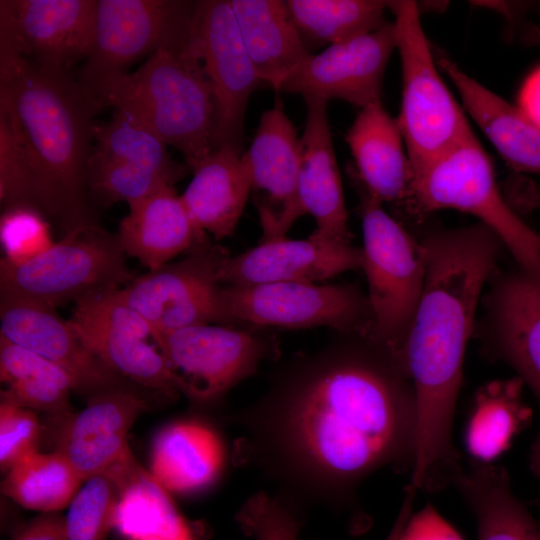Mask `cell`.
<instances>
[{"mask_svg":"<svg viewBox=\"0 0 540 540\" xmlns=\"http://www.w3.org/2000/svg\"><path fill=\"white\" fill-rule=\"evenodd\" d=\"M355 181L363 232V264L372 325L368 338L399 361L426 279L421 241L391 217L383 203Z\"/></svg>","mask_w":540,"mask_h":540,"instance_id":"6","label":"cell"},{"mask_svg":"<svg viewBox=\"0 0 540 540\" xmlns=\"http://www.w3.org/2000/svg\"><path fill=\"white\" fill-rule=\"evenodd\" d=\"M194 3L179 0H97L94 42L78 77L90 89L128 72L189 30Z\"/></svg>","mask_w":540,"mask_h":540,"instance_id":"12","label":"cell"},{"mask_svg":"<svg viewBox=\"0 0 540 540\" xmlns=\"http://www.w3.org/2000/svg\"><path fill=\"white\" fill-rule=\"evenodd\" d=\"M39 434L40 424L33 410L1 399V470L7 472L22 456L37 449Z\"/></svg>","mask_w":540,"mask_h":540,"instance_id":"41","label":"cell"},{"mask_svg":"<svg viewBox=\"0 0 540 540\" xmlns=\"http://www.w3.org/2000/svg\"><path fill=\"white\" fill-rule=\"evenodd\" d=\"M305 127L300 138L297 197L300 209L315 220L310 238L351 244L341 176L327 115L328 101L304 95Z\"/></svg>","mask_w":540,"mask_h":540,"instance_id":"20","label":"cell"},{"mask_svg":"<svg viewBox=\"0 0 540 540\" xmlns=\"http://www.w3.org/2000/svg\"><path fill=\"white\" fill-rule=\"evenodd\" d=\"M417 491L407 488V492L399 511L398 517L388 534L386 540H398L408 519L412 515L413 501Z\"/></svg>","mask_w":540,"mask_h":540,"instance_id":"46","label":"cell"},{"mask_svg":"<svg viewBox=\"0 0 540 540\" xmlns=\"http://www.w3.org/2000/svg\"><path fill=\"white\" fill-rule=\"evenodd\" d=\"M538 400L540 401V397L538 398Z\"/></svg>","mask_w":540,"mask_h":540,"instance_id":"49","label":"cell"},{"mask_svg":"<svg viewBox=\"0 0 540 540\" xmlns=\"http://www.w3.org/2000/svg\"><path fill=\"white\" fill-rule=\"evenodd\" d=\"M402 68V100L396 118L412 172L473 133L438 71L418 4L389 1Z\"/></svg>","mask_w":540,"mask_h":540,"instance_id":"7","label":"cell"},{"mask_svg":"<svg viewBox=\"0 0 540 540\" xmlns=\"http://www.w3.org/2000/svg\"><path fill=\"white\" fill-rule=\"evenodd\" d=\"M362 249L308 237L261 241L236 256L228 255L220 270L225 286L275 282L316 283L350 270L362 269Z\"/></svg>","mask_w":540,"mask_h":540,"instance_id":"19","label":"cell"},{"mask_svg":"<svg viewBox=\"0 0 540 540\" xmlns=\"http://www.w3.org/2000/svg\"><path fill=\"white\" fill-rule=\"evenodd\" d=\"M117 234L97 225L74 229L34 259L0 261V295L51 307L98 290L122 288L133 280Z\"/></svg>","mask_w":540,"mask_h":540,"instance_id":"8","label":"cell"},{"mask_svg":"<svg viewBox=\"0 0 540 540\" xmlns=\"http://www.w3.org/2000/svg\"><path fill=\"white\" fill-rule=\"evenodd\" d=\"M230 4L258 78L279 92L310 55L286 1L230 0Z\"/></svg>","mask_w":540,"mask_h":540,"instance_id":"27","label":"cell"},{"mask_svg":"<svg viewBox=\"0 0 540 540\" xmlns=\"http://www.w3.org/2000/svg\"><path fill=\"white\" fill-rule=\"evenodd\" d=\"M146 408L143 398L123 387L96 394L85 409L68 419L57 450L85 482L130 449L128 432Z\"/></svg>","mask_w":540,"mask_h":540,"instance_id":"21","label":"cell"},{"mask_svg":"<svg viewBox=\"0 0 540 540\" xmlns=\"http://www.w3.org/2000/svg\"><path fill=\"white\" fill-rule=\"evenodd\" d=\"M146 540H194V538H191V539H170V538H164V537H152V538H148Z\"/></svg>","mask_w":540,"mask_h":540,"instance_id":"48","label":"cell"},{"mask_svg":"<svg viewBox=\"0 0 540 540\" xmlns=\"http://www.w3.org/2000/svg\"><path fill=\"white\" fill-rule=\"evenodd\" d=\"M529 463L531 470L540 479V433L531 446Z\"/></svg>","mask_w":540,"mask_h":540,"instance_id":"47","label":"cell"},{"mask_svg":"<svg viewBox=\"0 0 540 540\" xmlns=\"http://www.w3.org/2000/svg\"><path fill=\"white\" fill-rule=\"evenodd\" d=\"M517 107L540 129V67L523 82Z\"/></svg>","mask_w":540,"mask_h":540,"instance_id":"45","label":"cell"},{"mask_svg":"<svg viewBox=\"0 0 540 540\" xmlns=\"http://www.w3.org/2000/svg\"><path fill=\"white\" fill-rule=\"evenodd\" d=\"M395 49L394 24L387 22L373 32L310 53L279 92L342 100L362 108L380 100L384 73Z\"/></svg>","mask_w":540,"mask_h":540,"instance_id":"16","label":"cell"},{"mask_svg":"<svg viewBox=\"0 0 540 540\" xmlns=\"http://www.w3.org/2000/svg\"><path fill=\"white\" fill-rule=\"evenodd\" d=\"M97 112L70 73L42 68L0 45V114L25 161L32 207L64 235L98 224L87 185Z\"/></svg>","mask_w":540,"mask_h":540,"instance_id":"3","label":"cell"},{"mask_svg":"<svg viewBox=\"0 0 540 540\" xmlns=\"http://www.w3.org/2000/svg\"><path fill=\"white\" fill-rule=\"evenodd\" d=\"M0 202L3 209L32 207L29 174L6 118L0 114Z\"/></svg>","mask_w":540,"mask_h":540,"instance_id":"42","label":"cell"},{"mask_svg":"<svg viewBox=\"0 0 540 540\" xmlns=\"http://www.w3.org/2000/svg\"><path fill=\"white\" fill-rule=\"evenodd\" d=\"M120 288L91 292L75 301L70 320L98 327L127 331L142 338H152L146 320L120 295Z\"/></svg>","mask_w":540,"mask_h":540,"instance_id":"40","label":"cell"},{"mask_svg":"<svg viewBox=\"0 0 540 540\" xmlns=\"http://www.w3.org/2000/svg\"><path fill=\"white\" fill-rule=\"evenodd\" d=\"M13 540H65L64 518L56 513L41 515Z\"/></svg>","mask_w":540,"mask_h":540,"instance_id":"44","label":"cell"},{"mask_svg":"<svg viewBox=\"0 0 540 540\" xmlns=\"http://www.w3.org/2000/svg\"><path fill=\"white\" fill-rule=\"evenodd\" d=\"M228 255L204 235L183 259L133 278L120 288V295L146 320L153 335L200 324L233 326L220 281Z\"/></svg>","mask_w":540,"mask_h":540,"instance_id":"9","label":"cell"},{"mask_svg":"<svg viewBox=\"0 0 540 540\" xmlns=\"http://www.w3.org/2000/svg\"><path fill=\"white\" fill-rule=\"evenodd\" d=\"M0 335L63 368L75 380L78 391L94 396L123 387V378L87 349L54 307L1 295Z\"/></svg>","mask_w":540,"mask_h":540,"instance_id":"18","label":"cell"},{"mask_svg":"<svg viewBox=\"0 0 540 540\" xmlns=\"http://www.w3.org/2000/svg\"><path fill=\"white\" fill-rule=\"evenodd\" d=\"M412 174L410 215L422 220L441 209L469 213L495 233L518 268L540 277V234L505 201L474 133Z\"/></svg>","mask_w":540,"mask_h":540,"instance_id":"5","label":"cell"},{"mask_svg":"<svg viewBox=\"0 0 540 540\" xmlns=\"http://www.w3.org/2000/svg\"><path fill=\"white\" fill-rule=\"evenodd\" d=\"M82 482L60 451L35 449L11 466L1 491L26 509L55 513L69 506Z\"/></svg>","mask_w":540,"mask_h":540,"instance_id":"34","label":"cell"},{"mask_svg":"<svg viewBox=\"0 0 540 540\" xmlns=\"http://www.w3.org/2000/svg\"><path fill=\"white\" fill-rule=\"evenodd\" d=\"M152 339L179 391L200 403L220 398L276 351L270 337L222 324L184 327Z\"/></svg>","mask_w":540,"mask_h":540,"instance_id":"11","label":"cell"},{"mask_svg":"<svg viewBox=\"0 0 540 540\" xmlns=\"http://www.w3.org/2000/svg\"><path fill=\"white\" fill-rule=\"evenodd\" d=\"M433 53L465 110L502 158L518 171L540 175V129L517 106L470 77L441 50L434 48Z\"/></svg>","mask_w":540,"mask_h":540,"instance_id":"23","label":"cell"},{"mask_svg":"<svg viewBox=\"0 0 540 540\" xmlns=\"http://www.w3.org/2000/svg\"><path fill=\"white\" fill-rule=\"evenodd\" d=\"M191 40L213 90L214 149L231 146L243 153L246 108L261 81L244 46L230 1H196Z\"/></svg>","mask_w":540,"mask_h":540,"instance_id":"13","label":"cell"},{"mask_svg":"<svg viewBox=\"0 0 540 540\" xmlns=\"http://www.w3.org/2000/svg\"><path fill=\"white\" fill-rule=\"evenodd\" d=\"M477 521V540H540V525L512 491L503 467L473 464L456 479Z\"/></svg>","mask_w":540,"mask_h":540,"instance_id":"29","label":"cell"},{"mask_svg":"<svg viewBox=\"0 0 540 540\" xmlns=\"http://www.w3.org/2000/svg\"><path fill=\"white\" fill-rule=\"evenodd\" d=\"M421 243L425 285L398 358L415 395L409 486L417 491L442 487L460 472L452 426L464 356L481 294L504 248L480 222L431 231Z\"/></svg>","mask_w":540,"mask_h":540,"instance_id":"2","label":"cell"},{"mask_svg":"<svg viewBox=\"0 0 540 540\" xmlns=\"http://www.w3.org/2000/svg\"><path fill=\"white\" fill-rule=\"evenodd\" d=\"M85 90L98 111L122 107L138 116L183 155L190 171L214 150L213 90L192 45L191 27L134 72Z\"/></svg>","mask_w":540,"mask_h":540,"instance_id":"4","label":"cell"},{"mask_svg":"<svg viewBox=\"0 0 540 540\" xmlns=\"http://www.w3.org/2000/svg\"><path fill=\"white\" fill-rule=\"evenodd\" d=\"M91 200L102 205L140 201L166 185V177L140 167L112 160L92 152L87 174Z\"/></svg>","mask_w":540,"mask_h":540,"instance_id":"36","label":"cell"},{"mask_svg":"<svg viewBox=\"0 0 540 540\" xmlns=\"http://www.w3.org/2000/svg\"><path fill=\"white\" fill-rule=\"evenodd\" d=\"M128 206L117 236L125 254L139 260L149 271L187 252L207 235L197 230L172 185Z\"/></svg>","mask_w":540,"mask_h":540,"instance_id":"24","label":"cell"},{"mask_svg":"<svg viewBox=\"0 0 540 540\" xmlns=\"http://www.w3.org/2000/svg\"><path fill=\"white\" fill-rule=\"evenodd\" d=\"M398 540H464V538L434 506L427 504L410 516Z\"/></svg>","mask_w":540,"mask_h":540,"instance_id":"43","label":"cell"},{"mask_svg":"<svg viewBox=\"0 0 540 540\" xmlns=\"http://www.w3.org/2000/svg\"><path fill=\"white\" fill-rule=\"evenodd\" d=\"M68 321L87 349L122 378L169 396L180 392L162 353L148 339L127 331Z\"/></svg>","mask_w":540,"mask_h":540,"instance_id":"32","label":"cell"},{"mask_svg":"<svg viewBox=\"0 0 540 540\" xmlns=\"http://www.w3.org/2000/svg\"><path fill=\"white\" fill-rule=\"evenodd\" d=\"M483 299L486 350L540 397V277L517 267L489 280Z\"/></svg>","mask_w":540,"mask_h":540,"instance_id":"17","label":"cell"},{"mask_svg":"<svg viewBox=\"0 0 540 540\" xmlns=\"http://www.w3.org/2000/svg\"><path fill=\"white\" fill-rule=\"evenodd\" d=\"M167 146L138 116L115 107L107 123L95 126L92 152L160 174L175 184L189 169L172 159Z\"/></svg>","mask_w":540,"mask_h":540,"instance_id":"35","label":"cell"},{"mask_svg":"<svg viewBox=\"0 0 540 540\" xmlns=\"http://www.w3.org/2000/svg\"><path fill=\"white\" fill-rule=\"evenodd\" d=\"M242 154L231 146L215 148L191 171L180 195L197 230L216 240L232 235L251 195Z\"/></svg>","mask_w":540,"mask_h":540,"instance_id":"26","label":"cell"},{"mask_svg":"<svg viewBox=\"0 0 540 540\" xmlns=\"http://www.w3.org/2000/svg\"><path fill=\"white\" fill-rule=\"evenodd\" d=\"M241 160L260 219L261 241L286 237L303 215L297 197L300 138L279 97L261 115Z\"/></svg>","mask_w":540,"mask_h":540,"instance_id":"15","label":"cell"},{"mask_svg":"<svg viewBox=\"0 0 540 540\" xmlns=\"http://www.w3.org/2000/svg\"><path fill=\"white\" fill-rule=\"evenodd\" d=\"M119 496L110 470L85 481L64 518L65 540H105Z\"/></svg>","mask_w":540,"mask_h":540,"instance_id":"37","label":"cell"},{"mask_svg":"<svg viewBox=\"0 0 540 540\" xmlns=\"http://www.w3.org/2000/svg\"><path fill=\"white\" fill-rule=\"evenodd\" d=\"M1 399L54 415L70 413L73 377L50 360L0 336Z\"/></svg>","mask_w":540,"mask_h":540,"instance_id":"31","label":"cell"},{"mask_svg":"<svg viewBox=\"0 0 540 540\" xmlns=\"http://www.w3.org/2000/svg\"><path fill=\"white\" fill-rule=\"evenodd\" d=\"M0 241L3 258L14 265L34 259L54 244L47 218L26 206L2 210Z\"/></svg>","mask_w":540,"mask_h":540,"instance_id":"38","label":"cell"},{"mask_svg":"<svg viewBox=\"0 0 540 540\" xmlns=\"http://www.w3.org/2000/svg\"><path fill=\"white\" fill-rule=\"evenodd\" d=\"M296 507L282 496L259 492L247 499L236 519L255 540H297L301 519Z\"/></svg>","mask_w":540,"mask_h":540,"instance_id":"39","label":"cell"},{"mask_svg":"<svg viewBox=\"0 0 540 540\" xmlns=\"http://www.w3.org/2000/svg\"><path fill=\"white\" fill-rule=\"evenodd\" d=\"M108 469L119 490L112 525L119 535L126 540L193 538L170 492L135 460L130 449Z\"/></svg>","mask_w":540,"mask_h":540,"instance_id":"28","label":"cell"},{"mask_svg":"<svg viewBox=\"0 0 540 540\" xmlns=\"http://www.w3.org/2000/svg\"><path fill=\"white\" fill-rule=\"evenodd\" d=\"M519 377L496 380L481 387L474 400L466 432V448L476 463L491 464L530 422Z\"/></svg>","mask_w":540,"mask_h":540,"instance_id":"30","label":"cell"},{"mask_svg":"<svg viewBox=\"0 0 540 540\" xmlns=\"http://www.w3.org/2000/svg\"><path fill=\"white\" fill-rule=\"evenodd\" d=\"M286 4L308 51L309 46L342 43L388 22L389 1L288 0Z\"/></svg>","mask_w":540,"mask_h":540,"instance_id":"33","label":"cell"},{"mask_svg":"<svg viewBox=\"0 0 540 540\" xmlns=\"http://www.w3.org/2000/svg\"><path fill=\"white\" fill-rule=\"evenodd\" d=\"M225 460V445L215 429L198 420H182L156 434L150 473L167 491L191 494L210 487Z\"/></svg>","mask_w":540,"mask_h":540,"instance_id":"25","label":"cell"},{"mask_svg":"<svg viewBox=\"0 0 540 540\" xmlns=\"http://www.w3.org/2000/svg\"><path fill=\"white\" fill-rule=\"evenodd\" d=\"M233 326L330 327L339 334L368 337L372 314L367 294L354 284L275 282L223 286Z\"/></svg>","mask_w":540,"mask_h":540,"instance_id":"10","label":"cell"},{"mask_svg":"<svg viewBox=\"0 0 540 540\" xmlns=\"http://www.w3.org/2000/svg\"><path fill=\"white\" fill-rule=\"evenodd\" d=\"M345 140L355 163L352 178L382 203L406 210L412 167L397 120L381 100L359 109Z\"/></svg>","mask_w":540,"mask_h":540,"instance_id":"22","label":"cell"},{"mask_svg":"<svg viewBox=\"0 0 540 540\" xmlns=\"http://www.w3.org/2000/svg\"><path fill=\"white\" fill-rule=\"evenodd\" d=\"M97 0H1L0 45L42 68L70 73L94 42Z\"/></svg>","mask_w":540,"mask_h":540,"instance_id":"14","label":"cell"},{"mask_svg":"<svg viewBox=\"0 0 540 540\" xmlns=\"http://www.w3.org/2000/svg\"><path fill=\"white\" fill-rule=\"evenodd\" d=\"M241 418L244 459L296 506L342 505L373 472L413 467L412 383L397 358L368 337L340 334L292 360Z\"/></svg>","mask_w":540,"mask_h":540,"instance_id":"1","label":"cell"}]
</instances>
